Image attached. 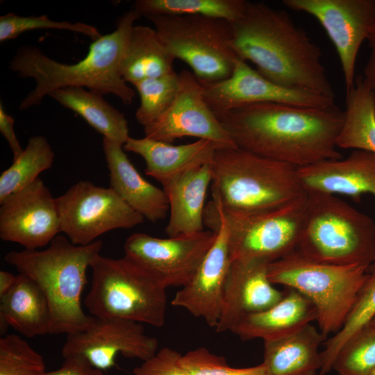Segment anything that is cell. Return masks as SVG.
Returning <instances> with one entry per match:
<instances>
[{"label": "cell", "instance_id": "6da1fadb", "mask_svg": "<svg viewBox=\"0 0 375 375\" xmlns=\"http://www.w3.org/2000/svg\"><path fill=\"white\" fill-rule=\"evenodd\" d=\"M235 145L297 168L342 158L337 140L344 112L335 103L304 107L256 103L218 115Z\"/></svg>", "mask_w": 375, "mask_h": 375}, {"label": "cell", "instance_id": "7a4b0ae2", "mask_svg": "<svg viewBox=\"0 0 375 375\" xmlns=\"http://www.w3.org/2000/svg\"><path fill=\"white\" fill-rule=\"evenodd\" d=\"M232 33L237 56L254 64L265 78L335 98L320 48L286 11L247 1L242 17L232 22Z\"/></svg>", "mask_w": 375, "mask_h": 375}, {"label": "cell", "instance_id": "3957f363", "mask_svg": "<svg viewBox=\"0 0 375 375\" xmlns=\"http://www.w3.org/2000/svg\"><path fill=\"white\" fill-rule=\"evenodd\" d=\"M140 17L133 8L125 12L116 29L93 41L87 56L74 64L58 62L35 47L19 48L10 68L19 76L31 78L35 83L19 109L39 105L46 95L66 87H86L103 95L114 94L124 104H131L135 92L122 78L119 67L134 22Z\"/></svg>", "mask_w": 375, "mask_h": 375}, {"label": "cell", "instance_id": "277c9868", "mask_svg": "<svg viewBox=\"0 0 375 375\" xmlns=\"http://www.w3.org/2000/svg\"><path fill=\"white\" fill-rule=\"evenodd\" d=\"M102 246L101 240L76 245L58 235L46 249H24L6 254L5 260L31 278L44 294L51 312L49 334L81 332L92 322L94 317L82 308L81 295L87 270Z\"/></svg>", "mask_w": 375, "mask_h": 375}, {"label": "cell", "instance_id": "5b68a950", "mask_svg": "<svg viewBox=\"0 0 375 375\" xmlns=\"http://www.w3.org/2000/svg\"><path fill=\"white\" fill-rule=\"evenodd\" d=\"M211 166L212 201L227 212L269 210L306 193L297 167L238 147L217 149Z\"/></svg>", "mask_w": 375, "mask_h": 375}, {"label": "cell", "instance_id": "8992f818", "mask_svg": "<svg viewBox=\"0 0 375 375\" xmlns=\"http://www.w3.org/2000/svg\"><path fill=\"white\" fill-rule=\"evenodd\" d=\"M306 192L307 214L296 251L321 263L369 265L375 260L374 220L335 195Z\"/></svg>", "mask_w": 375, "mask_h": 375}, {"label": "cell", "instance_id": "52a82bcc", "mask_svg": "<svg viewBox=\"0 0 375 375\" xmlns=\"http://www.w3.org/2000/svg\"><path fill=\"white\" fill-rule=\"evenodd\" d=\"M90 268L92 282L84 304L92 316L164 325L167 288L156 274L126 256L99 254Z\"/></svg>", "mask_w": 375, "mask_h": 375}, {"label": "cell", "instance_id": "ba28073f", "mask_svg": "<svg viewBox=\"0 0 375 375\" xmlns=\"http://www.w3.org/2000/svg\"><path fill=\"white\" fill-rule=\"evenodd\" d=\"M368 266L321 263L294 251L269 263L267 274L273 284L294 288L312 302L320 332L326 338L343 326L366 278Z\"/></svg>", "mask_w": 375, "mask_h": 375}, {"label": "cell", "instance_id": "9c48e42d", "mask_svg": "<svg viewBox=\"0 0 375 375\" xmlns=\"http://www.w3.org/2000/svg\"><path fill=\"white\" fill-rule=\"evenodd\" d=\"M175 59L185 62L203 84L228 78L238 58L232 46V22L201 15L146 17Z\"/></svg>", "mask_w": 375, "mask_h": 375}, {"label": "cell", "instance_id": "30bf717a", "mask_svg": "<svg viewBox=\"0 0 375 375\" xmlns=\"http://www.w3.org/2000/svg\"><path fill=\"white\" fill-rule=\"evenodd\" d=\"M211 202L227 226L231 261L270 263L296 251L306 218V192L280 207L249 214L227 212Z\"/></svg>", "mask_w": 375, "mask_h": 375}, {"label": "cell", "instance_id": "8fae6325", "mask_svg": "<svg viewBox=\"0 0 375 375\" xmlns=\"http://www.w3.org/2000/svg\"><path fill=\"white\" fill-rule=\"evenodd\" d=\"M56 200L61 232L76 245L89 244L106 232L131 228L144 219L110 187L89 181H79Z\"/></svg>", "mask_w": 375, "mask_h": 375}, {"label": "cell", "instance_id": "7c38bea8", "mask_svg": "<svg viewBox=\"0 0 375 375\" xmlns=\"http://www.w3.org/2000/svg\"><path fill=\"white\" fill-rule=\"evenodd\" d=\"M283 3L320 23L337 51L346 91L351 90L359 49L375 26V0H283Z\"/></svg>", "mask_w": 375, "mask_h": 375}, {"label": "cell", "instance_id": "4fadbf2b", "mask_svg": "<svg viewBox=\"0 0 375 375\" xmlns=\"http://www.w3.org/2000/svg\"><path fill=\"white\" fill-rule=\"evenodd\" d=\"M215 239L211 230L167 238L135 233L124 242V256L156 274L167 288H182L192 279Z\"/></svg>", "mask_w": 375, "mask_h": 375}, {"label": "cell", "instance_id": "5bb4252c", "mask_svg": "<svg viewBox=\"0 0 375 375\" xmlns=\"http://www.w3.org/2000/svg\"><path fill=\"white\" fill-rule=\"evenodd\" d=\"M158 345L155 338L145 334L140 323L94 317L85 330L67 335L62 356L63 358H82L103 371L115 365L116 356L119 353L143 361L156 353Z\"/></svg>", "mask_w": 375, "mask_h": 375}, {"label": "cell", "instance_id": "9a60e30c", "mask_svg": "<svg viewBox=\"0 0 375 375\" xmlns=\"http://www.w3.org/2000/svg\"><path fill=\"white\" fill-rule=\"evenodd\" d=\"M204 225L216 233L215 241L192 279L176 292L172 304L185 309L203 319L210 327L215 328L231 260L227 226L210 201L205 208Z\"/></svg>", "mask_w": 375, "mask_h": 375}, {"label": "cell", "instance_id": "2e32d148", "mask_svg": "<svg viewBox=\"0 0 375 375\" xmlns=\"http://www.w3.org/2000/svg\"><path fill=\"white\" fill-rule=\"evenodd\" d=\"M205 101L215 115L256 103H278L304 107H326L334 98L312 91L279 85L260 75L247 61L238 58L226 79L203 85Z\"/></svg>", "mask_w": 375, "mask_h": 375}, {"label": "cell", "instance_id": "e0dca14e", "mask_svg": "<svg viewBox=\"0 0 375 375\" xmlns=\"http://www.w3.org/2000/svg\"><path fill=\"white\" fill-rule=\"evenodd\" d=\"M180 88L167 111L156 122L144 127V137L172 144L183 137H194L219 148L237 147L217 116L206 103L203 85L194 74H179Z\"/></svg>", "mask_w": 375, "mask_h": 375}, {"label": "cell", "instance_id": "ac0fdd59", "mask_svg": "<svg viewBox=\"0 0 375 375\" xmlns=\"http://www.w3.org/2000/svg\"><path fill=\"white\" fill-rule=\"evenodd\" d=\"M0 238L38 249L61 232L56 198L42 179L0 202Z\"/></svg>", "mask_w": 375, "mask_h": 375}, {"label": "cell", "instance_id": "d6986e66", "mask_svg": "<svg viewBox=\"0 0 375 375\" xmlns=\"http://www.w3.org/2000/svg\"><path fill=\"white\" fill-rule=\"evenodd\" d=\"M268 265L259 260L231 261L216 332L231 331L242 319L269 308L281 299L283 292L269 279Z\"/></svg>", "mask_w": 375, "mask_h": 375}, {"label": "cell", "instance_id": "ffe728a7", "mask_svg": "<svg viewBox=\"0 0 375 375\" xmlns=\"http://www.w3.org/2000/svg\"><path fill=\"white\" fill-rule=\"evenodd\" d=\"M297 176L306 192L342 194L360 201L365 194L375 197V153L354 150L345 158L297 168Z\"/></svg>", "mask_w": 375, "mask_h": 375}, {"label": "cell", "instance_id": "44dd1931", "mask_svg": "<svg viewBox=\"0 0 375 375\" xmlns=\"http://www.w3.org/2000/svg\"><path fill=\"white\" fill-rule=\"evenodd\" d=\"M103 151L110 188L135 211L151 222L163 219L169 210L167 197L146 181L124 152L123 145L103 138Z\"/></svg>", "mask_w": 375, "mask_h": 375}, {"label": "cell", "instance_id": "7402d4cb", "mask_svg": "<svg viewBox=\"0 0 375 375\" xmlns=\"http://www.w3.org/2000/svg\"><path fill=\"white\" fill-rule=\"evenodd\" d=\"M212 181L211 163L188 170L162 185L169 206L165 233L190 235L204 228L205 200Z\"/></svg>", "mask_w": 375, "mask_h": 375}, {"label": "cell", "instance_id": "603a6c76", "mask_svg": "<svg viewBox=\"0 0 375 375\" xmlns=\"http://www.w3.org/2000/svg\"><path fill=\"white\" fill-rule=\"evenodd\" d=\"M123 148L142 157L146 163L145 174L161 185L188 170L212 163L216 150L219 149L216 144L206 140L173 145L146 137H130Z\"/></svg>", "mask_w": 375, "mask_h": 375}, {"label": "cell", "instance_id": "cb8c5ba5", "mask_svg": "<svg viewBox=\"0 0 375 375\" xmlns=\"http://www.w3.org/2000/svg\"><path fill=\"white\" fill-rule=\"evenodd\" d=\"M281 299L269 308L245 317L230 331L242 340L263 341L292 333L317 319L312 302L297 290L285 287Z\"/></svg>", "mask_w": 375, "mask_h": 375}, {"label": "cell", "instance_id": "d4e9b609", "mask_svg": "<svg viewBox=\"0 0 375 375\" xmlns=\"http://www.w3.org/2000/svg\"><path fill=\"white\" fill-rule=\"evenodd\" d=\"M326 338L308 324L288 335L264 341L267 375H308L321 367L319 347Z\"/></svg>", "mask_w": 375, "mask_h": 375}, {"label": "cell", "instance_id": "484cf974", "mask_svg": "<svg viewBox=\"0 0 375 375\" xmlns=\"http://www.w3.org/2000/svg\"><path fill=\"white\" fill-rule=\"evenodd\" d=\"M0 322L26 338L49 334L51 312L40 287L19 274L10 291L0 298Z\"/></svg>", "mask_w": 375, "mask_h": 375}, {"label": "cell", "instance_id": "4316f807", "mask_svg": "<svg viewBox=\"0 0 375 375\" xmlns=\"http://www.w3.org/2000/svg\"><path fill=\"white\" fill-rule=\"evenodd\" d=\"M174 60L155 28L133 26L121 60L120 74L126 83L133 84L172 72Z\"/></svg>", "mask_w": 375, "mask_h": 375}, {"label": "cell", "instance_id": "83f0119b", "mask_svg": "<svg viewBox=\"0 0 375 375\" xmlns=\"http://www.w3.org/2000/svg\"><path fill=\"white\" fill-rule=\"evenodd\" d=\"M49 96L81 116L104 138L124 145L130 138L124 114L106 101L103 94L81 87H66Z\"/></svg>", "mask_w": 375, "mask_h": 375}, {"label": "cell", "instance_id": "f1b7e54d", "mask_svg": "<svg viewBox=\"0 0 375 375\" xmlns=\"http://www.w3.org/2000/svg\"><path fill=\"white\" fill-rule=\"evenodd\" d=\"M344 121L337 140L341 149L364 150L375 153V93L362 76L356 78L347 92Z\"/></svg>", "mask_w": 375, "mask_h": 375}, {"label": "cell", "instance_id": "f546056e", "mask_svg": "<svg viewBox=\"0 0 375 375\" xmlns=\"http://www.w3.org/2000/svg\"><path fill=\"white\" fill-rule=\"evenodd\" d=\"M375 317V260L368 266L366 278L342 328L325 341L320 352L319 375L332 370L334 360L344 344Z\"/></svg>", "mask_w": 375, "mask_h": 375}, {"label": "cell", "instance_id": "4dcf8cb0", "mask_svg": "<svg viewBox=\"0 0 375 375\" xmlns=\"http://www.w3.org/2000/svg\"><path fill=\"white\" fill-rule=\"evenodd\" d=\"M53 160L47 139L43 135L31 137L22 155L0 175V202L35 181L41 172L51 167Z\"/></svg>", "mask_w": 375, "mask_h": 375}, {"label": "cell", "instance_id": "1f68e13d", "mask_svg": "<svg viewBox=\"0 0 375 375\" xmlns=\"http://www.w3.org/2000/svg\"><path fill=\"white\" fill-rule=\"evenodd\" d=\"M245 0H138L133 9L141 17L149 15H201L231 22L243 15Z\"/></svg>", "mask_w": 375, "mask_h": 375}, {"label": "cell", "instance_id": "d6a6232c", "mask_svg": "<svg viewBox=\"0 0 375 375\" xmlns=\"http://www.w3.org/2000/svg\"><path fill=\"white\" fill-rule=\"evenodd\" d=\"M132 85L137 90L140 99L135 118L144 128L159 119L172 105L180 88L179 74L173 71Z\"/></svg>", "mask_w": 375, "mask_h": 375}, {"label": "cell", "instance_id": "836d02e7", "mask_svg": "<svg viewBox=\"0 0 375 375\" xmlns=\"http://www.w3.org/2000/svg\"><path fill=\"white\" fill-rule=\"evenodd\" d=\"M375 369V327L367 324L338 352L332 369L339 375H370Z\"/></svg>", "mask_w": 375, "mask_h": 375}, {"label": "cell", "instance_id": "e575fe53", "mask_svg": "<svg viewBox=\"0 0 375 375\" xmlns=\"http://www.w3.org/2000/svg\"><path fill=\"white\" fill-rule=\"evenodd\" d=\"M43 357L19 335L0 338V375H44Z\"/></svg>", "mask_w": 375, "mask_h": 375}, {"label": "cell", "instance_id": "d590c367", "mask_svg": "<svg viewBox=\"0 0 375 375\" xmlns=\"http://www.w3.org/2000/svg\"><path fill=\"white\" fill-rule=\"evenodd\" d=\"M51 28L77 32L90 37L93 41L101 36L97 28L87 24L56 22L51 20L46 15L38 17H22L9 12L0 17V41L14 39L29 31Z\"/></svg>", "mask_w": 375, "mask_h": 375}, {"label": "cell", "instance_id": "8d00e7d4", "mask_svg": "<svg viewBox=\"0 0 375 375\" xmlns=\"http://www.w3.org/2000/svg\"><path fill=\"white\" fill-rule=\"evenodd\" d=\"M181 365L192 375H267L262 363L250 367L234 368L222 356L205 347L191 350L182 355Z\"/></svg>", "mask_w": 375, "mask_h": 375}, {"label": "cell", "instance_id": "74e56055", "mask_svg": "<svg viewBox=\"0 0 375 375\" xmlns=\"http://www.w3.org/2000/svg\"><path fill=\"white\" fill-rule=\"evenodd\" d=\"M182 354L169 347H162L135 367L134 375H192L181 363Z\"/></svg>", "mask_w": 375, "mask_h": 375}, {"label": "cell", "instance_id": "f35d334b", "mask_svg": "<svg viewBox=\"0 0 375 375\" xmlns=\"http://www.w3.org/2000/svg\"><path fill=\"white\" fill-rule=\"evenodd\" d=\"M44 375H104L103 371L92 367L82 358L72 356L64 358L62 365Z\"/></svg>", "mask_w": 375, "mask_h": 375}, {"label": "cell", "instance_id": "ab89813d", "mask_svg": "<svg viewBox=\"0 0 375 375\" xmlns=\"http://www.w3.org/2000/svg\"><path fill=\"white\" fill-rule=\"evenodd\" d=\"M14 119L4 110L2 103H0V132L6 140L13 154V160L22 155L24 149L17 138L14 131Z\"/></svg>", "mask_w": 375, "mask_h": 375}, {"label": "cell", "instance_id": "60d3db41", "mask_svg": "<svg viewBox=\"0 0 375 375\" xmlns=\"http://www.w3.org/2000/svg\"><path fill=\"white\" fill-rule=\"evenodd\" d=\"M367 40L370 53L364 68V76H362V78L367 85L375 93V26Z\"/></svg>", "mask_w": 375, "mask_h": 375}, {"label": "cell", "instance_id": "b9f144b4", "mask_svg": "<svg viewBox=\"0 0 375 375\" xmlns=\"http://www.w3.org/2000/svg\"><path fill=\"white\" fill-rule=\"evenodd\" d=\"M17 276L6 271H0V298L8 293L15 283Z\"/></svg>", "mask_w": 375, "mask_h": 375}, {"label": "cell", "instance_id": "7bdbcfd3", "mask_svg": "<svg viewBox=\"0 0 375 375\" xmlns=\"http://www.w3.org/2000/svg\"><path fill=\"white\" fill-rule=\"evenodd\" d=\"M369 323L375 327V317L370 321Z\"/></svg>", "mask_w": 375, "mask_h": 375}, {"label": "cell", "instance_id": "ee69618b", "mask_svg": "<svg viewBox=\"0 0 375 375\" xmlns=\"http://www.w3.org/2000/svg\"><path fill=\"white\" fill-rule=\"evenodd\" d=\"M308 375H317V372H311L308 374Z\"/></svg>", "mask_w": 375, "mask_h": 375}, {"label": "cell", "instance_id": "f6af8a7d", "mask_svg": "<svg viewBox=\"0 0 375 375\" xmlns=\"http://www.w3.org/2000/svg\"><path fill=\"white\" fill-rule=\"evenodd\" d=\"M370 375H375V369L373 370Z\"/></svg>", "mask_w": 375, "mask_h": 375}]
</instances>
